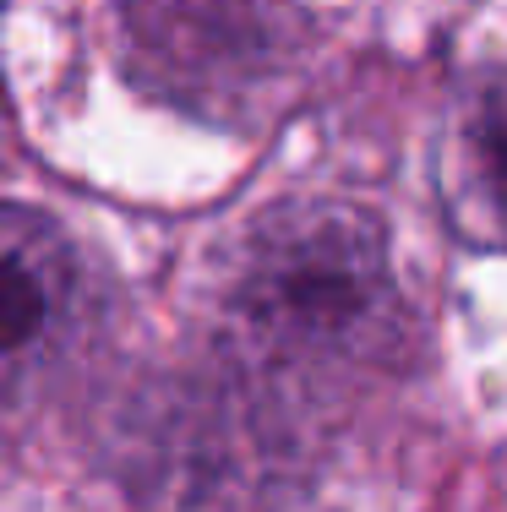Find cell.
Listing matches in <instances>:
<instances>
[{"instance_id": "cell-2", "label": "cell", "mask_w": 507, "mask_h": 512, "mask_svg": "<svg viewBox=\"0 0 507 512\" xmlns=\"http://www.w3.org/2000/svg\"><path fill=\"white\" fill-rule=\"evenodd\" d=\"M99 322V278L60 224L0 207V404L55 382Z\"/></svg>"}, {"instance_id": "cell-3", "label": "cell", "mask_w": 507, "mask_h": 512, "mask_svg": "<svg viewBox=\"0 0 507 512\" xmlns=\"http://www.w3.org/2000/svg\"><path fill=\"white\" fill-rule=\"evenodd\" d=\"M437 191L453 229L480 251H507V71L475 77L442 120Z\"/></svg>"}, {"instance_id": "cell-1", "label": "cell", "mask_w": 507, "mask_h": 512, "mask_svg": "<svg viewBox=\"0 0 507 512\" xmlns=\"http://www.w3.org/2000/svg\"><path fill=\"white\" fill-rule=\"evenodd\" d=\"M229 311L240 344L273 371H355L398 338L388 240L344 202L273 207L240 251Z\"/></svg>"}]
</instances>
